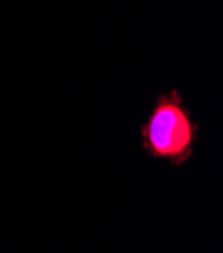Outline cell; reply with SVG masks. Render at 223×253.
Wrapping results in <instances>:
<instances>
[{
	"instance_id": "1",
	"label": "cell",
	"mask_w": 223,
	"mask_h": 253,
	"mask_svg": "<svg viewBox=\"0 0 223 253\" xmlns=\"http://www.w3.org/2000/svg\"><path fill=\"white\" fill-rule=\"evenodd\" d=\"M201 125L179 88L157 94L145 123L139 126L141 147L149 159L183 167L195 153Z\"/></svg>"
}]
</instances>
